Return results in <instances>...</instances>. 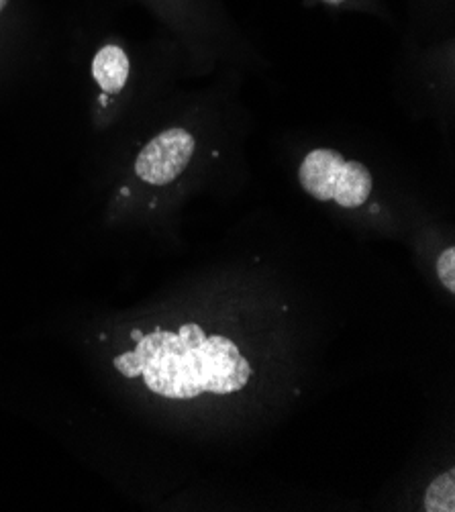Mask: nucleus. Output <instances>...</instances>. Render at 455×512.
<instances>
[{
	"label": "nucleus",
	"instance_id": "obj_1",
	"mask_svg": "<svg viewBox=\"0 0 455 512\" xmlns=\"http://www.w3.org/2000/svg\"><path fill=\"white\" fill-rule=\"evenodd\" d=\"M113 364L125 378L141 376L151 392L170 400H190L205 392L233 394L251 378V366L237 345L221 335L209 337L196 323L178 331H151Z\"/></svg>",
	"mask_w": 455,
	"mask_h": 512
},
{
	"label": "nucleus",
	"instance_id": "obj_2",
	"mask_svg": "<svg viewBox=\"0 0 455 512\" xmlns=\"http://www.w3.org/2000/svg\"><path fill=\"white\" fill-rule=\"evenodd\" d=\"M300 186L321 202H337L343 209H358L370 198L374 180L360 162L345 160L335 149H313L298 168Z\"/></svg>",
	"mask_w": 455,
	"mask_h": 512
},
{
	"label": "nucleus",
	"instance_id": "obj_3",
	"mask_svg": "<svg viewBox=\"0 0 455 512\" xmlns=\"http://www.w3.org/2000/svg\"><path fill=\"white\" fill-rule=\"evenodd\" d=\"M194 149L192 133L182 127L166 129L141 149L135 160V174L151 186H166L186 170Z\"/></svg>",
	"mask_w": 455,
	"mask_h": 512
},
{
	"label": "nucleus",
	"instance_id": "obj_4",
	"mask_svg": "<svg viewBox=\"0 0 455 512\" xmlns=\"http://www.w3.org/2000/svg\"><path fill=\"white\" fill-rule=\"evenodd\" d=\"M129 72V58L119 45H105L96 51L92 60V76L103 92L119 94L129 80Z\"/></svg>",
	"mask_w": 455,
	"mask_h": 512
},
{
	"label": "nucleus",
	"instance_id": "obj_5",
	"mask_svg": "<svg viewBox=\"0 0 455 512\" xmlns=\"http://www.w3.org/2000/svg\"><path fill=\"white\" fill-rule=\"evenodd\" d=\"M425 510L429 512H453L455 510V496H453V470L441 474L425 494Z\"/></svg>",
	"mask_w": 455,
	"mask_h": 512
},
{
	"label": "nucleus",
	"instance_id": "obj_6",
	"mask_svg": "<svg viewBox=\"0 0 455 512\" xmlns=\"http://www.w3.org/2000/svg\"><path fill=\"white\" fill-rule=\"evenodd\" d=\"M437 276L447 292H455V249L447 247L437 260Z\"/></svg>",
	"mask_w": 455,
	"mask_h": 512
},
{
	"label": "nucleus",
	"instance_id": "obj_7",
	"mask_svg": "<svg viewBox=\"0 0 455 512\" xmlns=\"http://www.w3.org/2000/svg\"><path fill=\"white\" fill-rule=\"evenodd\" d=\"M323 3H327V5H333V7H337V5H343L345 0H323Z\"/></svg>",
	"mask_w": 455,
	"mask_h": 512
},
{
	"label": "nucleus",
	"instance_id": "obj_8",
	"mask_svg": "<svg viewBox=\"0 0 455 512\" xmlns=\"http://www.w3.org/2000/svg\"><path fill=\"white\" fill-rule=\"evenodd\" d=\"M7 3H9V0H0V13H3V11H5Z\"/></svg>",
	"mask_w": 455,
	"mask_h": 512
},
{
	"label": "nucleus",
	"instance_id": "obj_9",
	"mask_svg": "<svg viewBox=\"0 0 455 512\" xmlns=\"http://www.w3.org/2000/svg\"><path fill=\"white\" fill-rule=\"evenodd\" d=\"M133 337H135V339H141L143 333H141V331H133Z\"/></svg>",
	"mask_w": 455,
	"mask_h": 512
}]
</instances>
